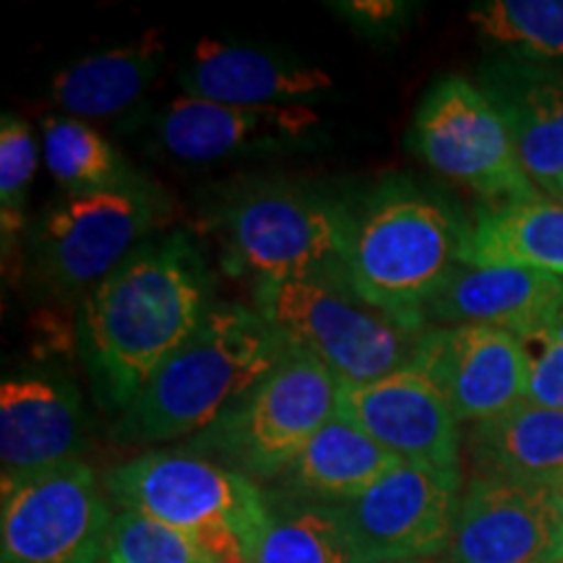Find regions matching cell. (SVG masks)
Instances as JSON below:
<instances>
[{
  "instance_id": "cell-1",
  "label": "cell",
  "mask_w": 563,
  "mask_h": 563,
  "mask_svg": "<svg viewBox=\"0 0 563 563\" xmlns=\"http://www.w3.org/2000/svg\"><path fill=\"white\" fill-rule=\"evenodd\" d=\"M211 274L188 232L152 235L84 295L79 352L104 412H123L211 311Z\"/></svg>"
},
{
  "instance_id": "cell-2",
  "label": "cell",
  "mask_w": 563,
  "mask_h": 563,
  "mask_svg": "<svg viewBox=\"0 0 563 563\" xmlns=\"http://www.w3.org/2000/svg\"><path fill=\"white\" fill-rule=\"evenodd\" d=\"M256 308L214 306L115 422L118 441L165 443L203 433L287 355Z\"/></svg>"
},
{
  "instance_id": "cell-3",
  "label": "cell",
  "mask_w": 563,
  "mask_h": 563,
  "mask_svg": "<svg viewBox=\"0 0 563 563\" xmlns=\"http://www.w3.org/2000/svg\"><path fill=\"white\" fill-rule=\"evenodd\" d=\"M467 245L470 224L449 203L394 183L352 211L344 274L373 306L428 327V302L467 264Z\"/></svg>"
},
{
  "instance_id": "cell-4",
  "label": "cell",
  "mask_w": 563,
  "mask_h": 563,
  "mask_svg": "<svg viewBox=\"0 0 563 563\" xmlns=\"http://www.w3.org/2000/svg\"><path fill=\"white\" fill-rule=\"evenodd\" d=\"M104 490L123 511L173 527L209 563H256L272 509L249 475L196 452H146L112 467Z\"/></svg>"
},
{
  "instance_id": "cell-5",
  "label": "cell",
  "mask_w": 563,
  "mask_h": 563,
  "mask_svg": "<svg viewBox=\"0 0 563 563\" xmlns=\"http://www.w3.org/2000/svg\"><path fill=\"white\" fill-rule=\"evenodd\" d=\"M256 311L290 347L311 352L344 386L410 368L428 329L357 295L344 266L256 285Z\"/></svg>"
},
{
  "instance_id": "cell-6",
  "label": "cell",
  "mask_w": 563,
  "mask_h": 563,
  "mask_svg": "<svg viewBox=\"0 0 563 563\" xmlns=\"http://www.w3.org/2000/svg\"><path fill=\"white\" fill-rule=\"evenodd\" d=\"M342 394L344 384L319 357L290 347L241 402L199 433L196 454L224 456L251 481L282 475L342 412Z\"/></svg>"
},
{
  "instance_id": "cell-7",
  "label": "cell",
  "mask_w": 563,
  "mask_h": 563,
  "mask_svg": "<svg viewBox=\"0 0 563 563\" xmlns=\"http://www.w3.org/2000/svg\"><path fill=\"white\" fill-rule=\"evenodd\" d=\"M167 217V196L139 180L95 194H66L34 220L30 253L40 279L60 295L91 292Z\"/></svg>"
},
{
  "instance_id": "cell-8",
  "label": "cell",
  "mask_w": 563,
  "mask_h": 563,
  "mask_svg": "<svg viewBox=\"0 0 563 563\" xmlns=\"http://www.w3.org/2000/svg\"><path fill=\"white\" fill-rule=\"evenodd\" d=\"M410 146L428 167L490 207L543 196L527 178L501 110L464 76L433 84L415 112Z\"/></svg>"
},
{
  "instance_id": "cell-9",
  "label": "cell",
  "mask_w": 563,
  "mask_h": 563,
  "mask_svg": "<svg viewBox=\"0 0 563 563\" xmlns=\"http://www.w3.org/2000/svg\"><path fill=\"white\" fill-rule=\"evenodd\" d=\"M352 211L327 196L287 183L238 196L224 214L230 264L251 272L256 285L340 269Z\"/></svg>"
},
{
  "instance_id": "cell-10",
  "label": "cell",
  "mask_w": 563,
  "mask_h": 563,
  "mask_svg": "<svg viewBox=\"0 0 563 563\" xmlns=\"http://www.w3.org/2000/svg\"><path fill=\"white\" fill-rule=\"evenodd\" d=\"M108 496L87 462L3 485V563H104L112 534Z\"/></svg>"
},
{
  "instance_id": "cell-11",
  "label": "cell",
  "mask_w": 563,
  "mask_h": 563,
  "mask_svg": "<svg viewBox=\"0 0 563 563\" xmlns=\"http://www.w3.org/2000/svg\"><path fill=\"white\" fill-rule=\"evenodd\" d=\"M460 488V473L405 462L340 511L373 563L433 559L452 543Z\"/></svg>"
},
{
  "instance_id": "cell-12",
  "label": "cell",
  "mask_w": 563,
  "mask_h": 563,
  "mask_svg": "<svg viewBox=\"0 0 563 563\" xmlns=\"http://www.w3.org/2000/svg\"><path fill=\"white\" fill-rule=\"evenodd\" d=\"M449 561H563V496L504 477L475 475L462 493Z\"/></svg>"
},
{
  "instance_id": "cell-13",
  "label": "cell",
  "mask_w": 563,
  "mask_h": 563,
  "mask_svg": "<svg viewBox=\"0 0 563 563\" xmlns=\"http://www.w3.org/2000/svg\"><path fill=\"white\" fill-rule=\"evenodd\" d=\"M412 365L439 386L460 422L475 426L525 402L527 355L504 329H426Z\"/></svg>"
},
{
  "instance_id": "cell-14",
  "label": "cell",
  "mask_w": 563,
  "mask_h": 563,
  "mask_svg": "<svg viewBox=\"0 0 563 563\" xmlns=\"http://www.w3.org/2000/svg\"><path fill=\"white\" fill-rule=\"evenodd\" d=\"M342 415L399 460L439 473H460V420L420 368L344 386Z\"/></svg>"
},
{
  "instance_id": "cell-15",
  "label": "cell",
  "mask_w": 563,
  "mask_h": 563,
  "mask_svg": "<svg viewBox=\"0 0 563 563\" xmlns=\"http://www.w3.org/2000/svg\"><path fill=\"white\" fill-rule=\"evenodd\" d=\"M87 441L81 394L60 373H13L0 384L3 485L79 460Z\"/></svg>"
},
{
  "instance_id": "cell-16",
  "label": "cell",
  "mask_w": 563,
  "mask_h": 563,
  "mask_svg": "<svg viewBox=\"0 0 563 563\" xmlns=\"http://www.w3.org/2000/svg\"><path fill=\"white\" fill-rule=\"evenodd\" d=\"M316 125L319 112L308 104L235 108L178 97L157 112L154 136L175 159L217 162L300 144L311 136Z\"/></svg>"
},
{
  "instance_id": "cell-17",
  "label": "cell",
  "mask_w": 563,
  "mask_h": 563,
  "mask_svg": "<svg viewBox=\"0 0 563 563\" xmlns=\"http://www.w3.org/2000/svg\"><path fill=\"white\" fill-rule=\"evenodd\" d=\"M178 84L186 97L235 108L306 104L334 87L323 68L220 40H201L194 47Z\"/></svg>"
},
{
  "instance_id": "cell-18",
  "label": "cell",
  "mask_w": 563,
  "mask_h": 563,
  "mask_svg": "<svg viewBox=\"0 0 563 563\" xmlns=\"http://www.w3.org/2000/svg\"><path fill=\"white\" fill-rule=\"evenodd\" d=\"M563 311V277L509 266L464 264L428 302L426 321L493 327L514 336L543 329Z\"/></svg>"
},
{
  "instance_id": "cell-19",
  "label": "cell",
  "mask_w": 563,
  "mask_h": 563,
  "mask_svg": "<svg viewBox=\"0 0 563 563\" xmlns=\"http://www.w3.org/2000/svg\"><path fill=\"white\" fill-rule=\"evenodd\" d=\"M481 89L509 123L527 178L548 199L563 196V74L530 66H493Z\"/></svg>"
},
{
  "instance_id": "cell-20",
  "label": "cell",
  "mask_w": 563,
  "mask_h": 563,
  "mask_svg": "<svg viewBox=\"0 0 563 563\" xmlns=\"http://www.w3.org/2000/svg\"><path fill=\"white\" fill-rule=\"evenodd\" d=\"M467 443L477 475L563 496V410L525 399L496 418L475 422Z\"/></svg>"
},
{
  "instance_id": "cell-21",
  "label": "cell",
  "mask_w": 563,
  "mask_h": 563,
  "mask_svg": "<svg viewBox=\"0 0 563 563\" xmlns=\"http://www.w3.org/2000/svg\"><path fill=\"white\" fill-rule=\"evenodd\" d=\"M165 58V32L146 30L125 45L91 53L60 68L51 84V100L79 121L121 115L152 87Z\"/></svg>"
},
{
  "instance_id": "cell-22",
  "label": "cell",
  "mask_w": 563,
  "mask_h": 563,
  "mask_svg": "<svg viewBox=\"0 0 563 563\" xmlns=\"http://www.w3.org/2000/svg\"><path fill=\"white\" fill-rule=\"evenodd\" d=\"M405 460L376 443L340 412L313 435L285 470L287 483L302 501L350 504L402 467Z\"/></svg>"
},
{
  "instance_id": "cell-23",
  "label": "cell",
  "mask_w": 563,
  "mask_h": 563,
  "mask_svg": "<svg viewBox=\"0 0 563 563\" xmlns=\"http://www.w3.org/2000/svg\"><path fill=\"white\" fill-rule=\"evenodd\" d=\"M467 264L563 277V203L538 196L483 209L470 224Z\"/></svg>"
},
{
  "instance_id": "cell-24",
  "label": "cell",
  "mask_w": 563,
  "mask_h": 563,
  "mask_svg": "<svg viewBox=\"0 0 563 563\" xmlns=\"http://www.w3.org/2000/svg\"><path fill=\"white\" fill-rule=\"evenodd\" d=\"M256 563H373L340 506L302 501L272 509Z\"/></svg>"
},
{
  "instance_id": "cell-25",
  "label": "cell",
  "mask_w": 563,
  "mask_h": 563,
  "mask_svg": "<svg viewBox=\"0 0 563 563\" xmlns=\"http://www.w3.org/2000/svg\"><path fill=\"white\" fill-rule=\"evenodd\" d=\"M42 159L68 194L112 191L144 180L102 133L79 118H42Z\"/></svg>"
},
{
  "instance_id": "cell-26",
  "label": "cell",
  "mask_w": 563,
  "mask_h": 563,
  "mask_svg": "<svg viewBox=\"0 0 563 563\" xmlns=\"http://www.w3.org/2000/svg\"><path fill=\"white\" fill-rule=\"evenodd\" d=\"M467 16L496 45L527 58L563 60V0H488Z\"/></svg>"
},
{
  "instance_id": "cell-27",
  "label": "cell",
  "mask_w": 563,
  "mask_h": 563,
  "mask_svg": "<svg viewBox=\"0 0 563 563\" xmlns=\"http://www.w3.org/2000/svg\"><path fill=\"white\" fill-rule=\"evenodd\" d=\"M37 139L30 125L5 112L0 118V230L5 256L24 228L26 188L37 170Z\"/></svg>"
},
{
  "instance_id": "cell-28",
  "label": "cell",
  "mask_w": 563,
  "mask_h": 563,
  "mask_svg": "<svg viewBox=\"0 0 563 563\" xmlns=\"http://www.w3.org/2000/svg\"><path fill=\"white\" fill-rule=\"evenodd\" d=\"M104 563H209L188 534L144 517L121 511L112 522Z\"/></svg>"
},
{
  "instance_id": "cell-29",
  "label": "cell",
  "mask_w": 563,
  "mask_h": 563,
  "mask_svg": "<svg viewBox=\"0 0 563 563\" xmlns=\"http://www.w3.org/2000/svg\"><path fill=\"white\" fill-rule=\"evenodd\" d=\"M527 355L525 399L563 410V311L543 329L522 336Z\"/></svg>"
},
{
  "instance_id": "cell-30",
  "label": "cell",
  "mask_w": 563,
  "mask_h": 563,
  "mask_svg": "<svg viewBox=\"0 0 563 563\" xmlns=\"http://www.w3.org/2000/svg\"><path fill=\"white\" fill-rule=\"evenodd\" d=\"M402 5L394 3V0H357V3H347L344 11L350 16H361L363 21H386L391 19Z\"/></svg>"
},
{
  "instance_id": "cell-31",
  "label": "cell",
  "mask_w": 563,
  "mask_h": 563,
  "mask_svg": "<svg viewBox=\"0 0 563 563\" xmlns=\"http://www.w3.org/2000/svg\"><path fill=\"white\" fill-rule=\"evenodd\" d=\"M399 563H439L435 559H418V561H399Z\"/></svg>"
},
{
  "instance_id": "cell-32",
  "label": "cell",
  "mask_w": 563,
  "mask_h": 563,
  "mask_svg": "<svg viewBox=\"0 0 563 563\" xmlns=\"http://www.w3.org/2000/svg\"><path fill=\"white\" fill-rule=\"evenodd\" d=\"M555 201H561V203H563V196H561V199H555Z\"/></svg>"
},
{
  "instance_id": "cell-33",
  "label": "cell",
  "mask_w": 563,
  "mask_h": 563,
  "mask_svg": "<svg viewBox=\"0 0 563 563\" xmlns=\"http://www.w3.org/2000/svg\"><path fill=\"white\" fill-rule=\"evenodd\" d=\"M559 563H563V561H559Z\"/></svg>"
}]
</instances>
